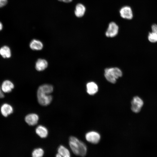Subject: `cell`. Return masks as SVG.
<instances>
[{
  "label": "cell",
  "mask_w": 157,
  "mask_h": 157,
  "mask_svg": "<svg viewBox=\"0 0 157 157\" xmlns=\"http://www.w3.org/2000/svg\"><path fill=\"white\" fill-rule=\"evenodd\" d=\"M69 144L75 154L82 156L85 155L87 151L86 146L78 138L74 136H71L69 138Z\"/></svg>",
  "instance_id": "cell-1"
},
{
  "label": "cell",
  "mask_w": 157,
  "mask_h": 157,
  "mask_svg": "<svg viewBox=\"0 0 157 157\" xmlns=\"http://www.w3.org/2000/svg\"><path fill=\"white\" fill-rule=\"evenodd\" d=\"M104 76L106 79L112 83H115L117 79L122 76L121 70L117 67L106 68L104 70Z\"/></svg>",
  "instance_id": "cell-2"
},
{
  "label": "cell",
  "mask_w": 157,
  "mask_h": 157,
  "mask_svg": "<svg viewBox=\"0 0 157 157\" xmlns=\"http://www.w3.org/2000/svg\"><path fill=\"white\" fill-rule=\"evenodd\" d=\"M144 104L142 100L138 96L134 97L131 101V109L133 112L139 113Z\"/></svg>",
  "instance_id": "cell-3"
},
{
  "label": "cell",
  "mask_w": 157,
  "mask_h": 157,
  "mask_svg": "<svg viewBox=\"0 0 157 157\" xmlns=\"http://www.w3.org/2000/svg\"><path fill=\"white\" fill-rule=\"evenodd\" d=\"M37 97L38 103L43 106L49 105L52 100V96L47 94L37 92Z\"/></svg>",
  "instance_id": "cell-4"
},
{
  "label": "cell",
  "mask_w": 157,
  "mask_h": 157,
  "mask_svg": "<svg viewBox=\"0 0 157 157\" xmlns=\"http://www.w3.org/2000/svg\"><path fill=\"white\" fill-rule=\"evenodd\" d=\"M118 29V26L117 24L114 22H111L109 24L106 35L108 37H115L117 35Z\"/></svg>",
  "instance_id": "cell-5"
},
{
  "label": "cell",
  "mask_w": 157,
  "mask_h": 157,
  "mask_svg": "<svg viewBox=\"0 0 157 157\" xmlns=\"http://www.w3.org/2000/svg\"><path fill=\"white\" fill-rule=\"evenodd\" d=\"M85 137L88 141L94 144L98 143L100 139L99 134L97 132L94 131L87 133Z\"/></svg>",
  "instance_id": "cell-6"
},
{
  "label": "cell",
  "mask_w": 157,
  "mask_h": 157,
  "mask_svg": "<svg viewBox=\"0 0 157 157\" xmlns=\"http://www.w3.org/2000/svg\"><path fill=\"white\" fill-rule=\"evenodd\" d=\"M121 16L123 18L130 19L133 17V13L131 8L128 6H124L120 10Z\"/></svg>",
  "instance_id": "cell-7"
},
{
  "label": "cell",
  "mask_w": 157,
  "mask_h": 157,
  "mask_svg": "<svg viewBox=\"0 0 157 157\" xmlns=\"http://www.w3.org/2000/svg\"><path fill=\"white\" fill-rule=\"evenodd\" d=\"M38 115L35 113H31L26 115L25 118L26 122L29 125L34 126L38 122L39 120Z\"/></svg>",
  "instance_id": "cell-8"
},
{
  "label": "cell",
  "mask_w": 157,
  "mask_h": 157,
  "mask_svg": "<svg viewBox=\"0 0 157 157\" xmlns=\"http://www.w3.org/2000/svg\"><path fill=\"white\" fill-rule=\"evenodd\" d=\"M1 88L3 92L9 93L14 88V85L10 81L6 80L2 83Z\"/></svg>",
  "instance_id": "cell-9"
},
{
  "label": "cell",
  "mask_w": 157,
  "mask_h": 157,
  "mask_svg": "<svg viewBox=\"0 0 157 157\" xmlns=\"http://www.w3.org/2000/svg\"><path fill=\"white\" fill-rule=\"evenodd\" d=\"M98 89L97 85L94 82H89L86 85L87 92L90 95H92L96 94Z\"/></svg>",
  "instance_id": "cell-10"
},
{
  "label": "cell",
  "mask_w": 157,
  "mask_h": 157,
  "mask_svg": "<svg viewBox=\"0 0 157 157\" xmlns=\"http://www.w3.org/2000/svg\"><path fill=\"white\" fill-rule=\"evenodd\" d=\"M53 90V87L51 85L45 84L40 85L38 88L37 92L49 94Z\"/></svg>",
  "instance_id": "cell-11"
},
{
  "label": "cell",
  "mask_w": 157,
  "mask_h": 157,
  "mask_svg": "<svg viewBox=\"0 0 157 157\" xmlns=\"http://www.w3.org/2000/svg\"><path fill=\"white\" fill-rule=\"evenodd\" d=\"M48 63L45 59H39L36 61L35 68L38 71H42L46 69L48 66Z\"/></svg>",
  "instance_id": "cell-12"
},
{
  "label": "cell",
  "mask_w": 157,
  "mask_h": 157,
  "mask_svg": "<svg viewBox=\"0 0 157 157\" xmlns=\"http://www.w3.org/2000/svg\"><path fill=\"white\" fill-rule=\"evenodd\" d=\"M1 111L2 114L5 117H7L13 113V109L11 106L7 104H3L1 106Z\"/></svg>",
  "instance_id": "cell-13"
},
{
  "label": "cell",
  "mask_w": 157,
  "mask_h": 157,
  "mask_svg": "<svg viewBox=\"0 0 157 157\" xmlns=\"http://www.w3.org/2000/svg\"><path fill=\"white\" fill-rule=\"evenodd\" d=\"M36 134L40 138H46L48 135V131L46 128L42 125H39L35 129Z\"/></svg>",
  "instance_id": "cell-14"
},
{
  "label": "cell",
  "mask_w": 157,
  "mask_h": 157,
  "mask_svg": "<svg viewBox=\"0 0 157 157\" xmlns=\"http://www.w3.org/2000/svg\"><path fill=\"white\" fill-rule=\"evenodd\" d=\"M152 32L149 33L148 38L149 40L152 42H157V25L154 24L151 27Z\"/></svg>",
  "instance_id": "cell-15"
},
{
  "label": "cell",
  "mask_w": 157,
  "mask_h": 157,
  "mask_svg": "<svg viewBox=\"0 0 157 157\" xmlns=\"http://www.w3.org/2000/svg\"><path fill=\"white\" fill-rule=\"evenodd\" d=\"M85 8L84 6L81 3L78 4L76 6L74 13L77 17H82L84 14Z\"/></svg>",
  "instance_id": "cell-16"
},
{
  "label": "cell",
  "mask_w": 157,
  "mask_h": 157,
  "mask_svg": "<svg viewBox=\"0 0 157 157\" xmlns=\"http://www.w3.org/2000/svg\"><path fill=\"white\" fill-rule=\"evenodd\" d=\"M29 46L30 48L33 50H40L42 49L43 44L40 41L34 39L30 42Z\"/></svg>",
  "instance_id": "cell-17"
},
{
  "label": "cell",
  "mask_w": 157,
  "mask_h": 157,
  "mask_svg": "<svg viewBox=\"0 0 157 157\" xmlns=\"http://www.w3.org/2000/svg\"><path fill=\"white\" fill-rule=\"evenodd\" d=\"M0 54L4 58H8L11 56V51L9 47L7 46H3L0 49Z\"/></svg>",
  "instance_id": "cell-18"
},
{
  "label": "cell",
  "mask_w": 157,
  "mask_h": 157,
  "mask_svg": "<svg viewBox=\"0 0 157 157\" xmlns=\"http://www.w3.org/2000/svg\"><path fill=\"white\" fill-rule=\"evenodd\" d=\"M58 153L61 157H69L70 156V152L69 150L63 145H60L58 149Z\"/></svg>",
  "instance_id": "cell-19"
},
{
  "label": "cell",
  "mask_w": 157,
  "mask_h": 157,
  "mask_svg": "<svg viewBox=\"0 0 157 157\" xmlns=\"http://www.w3.org/2000/svg\"><path fill=\"white\" fill-rule=\"evenodd\" d=\"M44 151L41 148H38L35 149L33 151L32 154L33 157H40L43 155Z\"/></svg>",
  "instance_id": "cell-20"
},
{
  "label": "cell",
  "mask_w": 157,
  "mask_h": 157,
  "mask_svg": "<svg viewBox=\"0 0 157 157\" xmlns=\"http://www.w3.org/2000/svg\"><path fill=\"white\" fill-rule=\"evenodd\" d=\"M7 2V0H0V7L5 6Z\"/></svg>",
  "instance_id": "cell-21"
},
{
  "label": "cell",
  "mask_w": 157,
  "mask_h": 157,
  "mask_svg": "<svg viewBox=\"0 0 157 157\" xmlns=\"http://www.w3.org/2000/svg\"><path fill=\"white\" fill-rule=\"evenodd\" d=\"M4 97L3 92L2 91L1 88L0 87V98H3Z\"/></svg>",
  "instance_id": "cell-22"
},
{
  "label": "cell",
  "mask_w": 157,
  "mask_h": 157,
  "mask_svg": "<svg viewBox=\"0 0 157 157\" xmlns=\"http://www.w3.org/2000/svg\"><path fill=\"white\" fill-rule=\"evenodd\" d=\"M59 1H63L65 3H69L72 1V0H58Z\"/></svg>",
  "instance_id": "cell-23"
},
{
  "label": "cell",
  "mask_w": 157,
  "mask_h": 157,
  "mask_svg": "<svg viewBox=\"0 0 157 157\" xmlns=\"http://www.w3.org/2000/svg\"><path fill=\"white\" fill-rule=\"evenodd\" d=\"M3 27V26L2 23L0 22V31H1Z\"/></svg>",
  "instance_id": "cell-24"
},
{
  "label": "cell",
  "mask_w": 157,
  "mask_h": 157,
  "mask_svg": "<svg viewBox=\"0 0 157 157\" xmlns=\"http://www.w3.org/2000/svg\"><path fill=\"white\" fill-rule=\"evenodd\" d=\"M56 156L57 157H61V155L59 154L58 153V154H56Z\"/></svg>",
  "instance_id": "cell-25"
}]
</instances>
